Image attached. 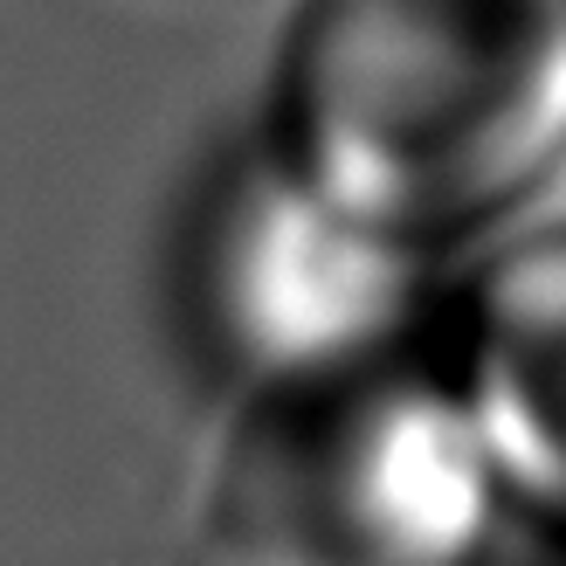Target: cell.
Returning a JSON list of instances; mask_svg holds the SVG:
<instances>
[{"mask_svg":"<svg viewBox=\"0 0 566 566\" xmlns=\"http://www.w3.org/2000/svg\"><path fill=\"white\" fill-rule=\"evenodd\" d=\"M442 366L470 401L512 512L566 539V221L512 235L470 276Z\"/></svg>","mask_w":566,"mask_h":566,"instance_id":"obj_4","label":"cell"},{"mask_svg":"<svg viewBox=\"0 0 566 566\" xmlns=\"http://www.w3.org/2000/svg\"><path fill=\"white\" fill-rule=\"evenodd\" d=\"M512 491L442 359L249 401L214 463L208 566H491Z\"/></svg>","mask_w":566,"mask_h":566,"instance_id":"obj_2","label":"cell"},{"mask_svg":"<svg viewBox=\"0 0 566 566\" xmlns=\"http://www.w3.org/2000/svg\"><path fill=\"white\" fill-rule=\"evenodd\" d=\"M442 256L318 193L270 138L208 187L187 229V325L249 401L415 366Z\"/></svg>","mask_w":566,"mask_h":566,"instance_id":"obj_3","label":"cell"},{"mask_svg":"<svg viewBox=\"0 0 566 566\" xmlns=\"http://www.w3.org/2000/svg\"><path fill=\"white\" fill-rule=\"evenodd\" d=\"M270 146L429 256L491 235L566 166V0H297Z\"/></svg>","mask_w":566,"mask_h":566,"instance_id":"obj_1","label":"cell"}]
</instances>
